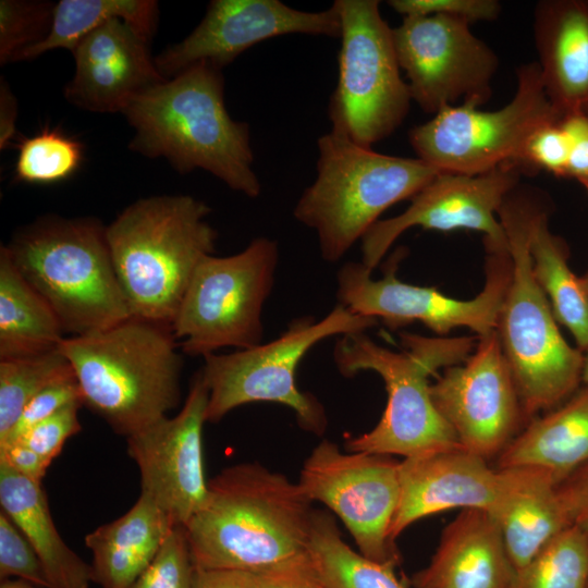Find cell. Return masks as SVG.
I'll return each instance as SVG.
<instances>
[{"label": "cell", "instance_id": "d4e9b609", "mask_svg": "<svg viewBox=\"0 0 588 588\" xmlns=\"http://www.w3.org/2000/svg\"><path fill=\"white\" fill-rule=\"evenodd\" d=\"M588 463V385L530 419L497 457V468L537 467L559 483Z\"/></svg>", "mask_w": 588, "mask_h": 588}, {"label": "cell", "instance_id": "b9f144b4", "mask_svg": "<svg viewBox=\"0 0 588 588\" xmlns=\"http://www.w3.org/2000/svg\"><path fill=\"white\" fill-rule=\"evenodd\" d=\"M561 122L569 138L566 177L577 181L588 193V117L571 112Z\"/></svg>", "mask_w": 588, "mask_h": 588}, {"label": "cell", "instance_id": "52a82bcc", "mask_svg": "<svg viewBox=\"0 0 588 588\" xmlns=\"http://www.w3.org/2000/svg\"><path fill=\"white\" fill-rule=\"evenodd\" d=\"M515 189L498 211L507 238L512 273L497 332L525 420L529 421L562 404L580 387L584 352L563 338L551 305L534 275L528 231L538 205Z\"/></svg>", "mask_w": 588, "mask_h": 588}, {"label": "cell", "instance_id": "d6a6232c", "mask_svg": "<svg viewBox=\"0 0 588 588\" xmlns=\"http://www.w3.org/2000/svg\"><path fill=\"white\" fill-rule=\"evenodd\" d=\"M514 588H588V531L571 525L517 572Z\"/></svg>", "mask_w": 588, "mask_h": 588}, {"label": "cell", "instance_id": "f6af8a7d", "mask_svg": "<svg viewBox=\"0 0 588 588\" xmlns=\"http://www.w3.org/2000/svg\"><path fill=\"white\" fill-rule=\"evenodd\" d=\"M0 462L24 477L41 483L50 462L22 442L0 449Z\"/></svg>", "mask_w": 588, "mask_h": 588}, {"label": "cell", "instance_id": "7bdbcfd3", "mask_svg": "<svg viewBox=\"0 0 588 588\" xmlns=\"http://www.w3.org/2000/svg\"><path fill=\"white\" fill-rule=\"evenodd\" d=\"M256 576L258 588H323L307 552Z\"/></svg>", "mask_w": 588, "mask_h": 588}, {"label": "cell", "instance_id": "816d5d0a", "mask_svg": "<svg viewBox=\"0 0 588 588\" xmlns=\"http://www.w3.org/2000/svg\"><path fill=\"white\" fill-rule=\"evenodd\" d=\"M588 117V108L583 112Z\"/></svg>", "mask_w": 588, "mask_h": 588}, {"label": "cell", "instance_id": "9c48e42d", "mask_svg": "<svg viewBox=\"0 0 588 588\" xmlns=\"http://www.w3.org/2000/svg\"><path fill=\"white\" fill-rule=\"evenodd\" d=\"M377 322L336 304L319 320L310 316L293 319L279 338L266 344L204 356L200 371L209 390L206 420L218 422L247 403L274 402L294 411L303 429L322 434L328 424L323 406L313 394L297 388L296 368L320 341L365 332Z\"/></svg>", "mask_w": 588, "mask_h": 588}, {"label": "cell", "instance_id": "7dc6e473", "mask_svg": "<svg viewBox=\"0 0 588 588\" xmlns=\"http://www.w3.org/2000/svg\"><path fill=\"white\" fill-rule=\"evenodd\" d=\"M17 100L3 77L0 82V149L11 146L16 135Z\"/></svg>", "mask_w": 588, "mask_h": 588}, {"label": "cell", "instance_id": "1f68e13d", "mask_svg": "<svg viewBox=\"0 0 588 588\" xmlns=\"http://www.w3.org/2000/svg\"><path fill=\"white\" fill-rule=\"evenodd\" d=\"M75 376L59 351L0 359V441L3 440L27 403L46 387Z\"/></svg>", "mask_w": 588, "mask_h": 588}, {"label": "cell", "instance_id": "836d02e7", "mask_svg": "<svg viewBox=\"0 0 588 588\" xmlns=\"http://www.w3.org/2000/svg\"><path fill=\"white\" fill-rule=\"evenodd\" d=\"M84 160V145L59 128L45 127L17 145L15 179L30 184H52L76 173Z\"/></svg>", "mask_w": 588, "mask_h": 588}, {"label": "cell", "instance_id": "7a4b0ae2", "mask_svg": "<svg viewBox=\"0 0 588 588\" xmlns=\"http://www.w3.org/2000/svg\"><path fill=\"white\" fill-rule=\"evenodd\" d=\"M122 114L134 131L133 152L164 158L182 174L207 171L249 198L260 195L249 125L229 114L221 70L197 63L139 94Z\"/></svg>", "mask_w": 588, "mask_h": 588}, {"label": "cell", "instance_id": "d590c367", "mask_svg": "<svg viewBox=\"0 0 588 588\" xmlns=\"http://www.w3.org/2000/svg\"><path fill=\"white\" fill-rule=\"evenodd\" d=\"M194 577L185 528L175 526L152 562L127 588H193Z\"/></svg>", "mask_w": 588, "mask_h": 588}, {"label": "cell", "instance_id": "f546056e", "mask_svg": "<svg viewBox=\"0 0 588 588\" xmlns=\"http://www.w3.org/2000/svg\"><path fill=\"white\" fill-rule=\"evenodd\" d=\"M158 15V2L154 0H60L54 5L48 36L21 52L15 62L56 49L72 52L87 35L117 19L125 21L151 41Z\"/></svg>", "mask_w": 588, "mask_h": 588}, {"label": "cell", "instance_id": "f35d334b", "mask_svg": "<svg viewBox=\"0 0 588 588\" xmlns=\"http://www.w3.org/2000/svg\"><path fill=\"white\" fill-rule=\"evenodd\" d=\"M72 403L83 404L79 384L75 376L46 387L24 407L9 434L0 441V449L16 443L34 426Z\"/></svg>", "mask_w": 588, "mask_h": 588}, {"label": "cell", "instance_id": "8d00e7d4", "mask_svg": "<svg viewBox=\"0 0 588 588\" xmlns=\"http://www.w3.org/2000/svg\"><path fill=\"white\" fill-rule=\"evenodd\" d=\"M561 120L546 123L535 130L517 157L509 163L520 173L543 170L559 177H566L569 138Z\"/></svg>", "mask_w": 588, "mask_h": 588}, {"label": "cell", "instance_id": "3957f363", "mask_svg": "<svg viewBox=\"0 0 588 588\" xmlns=\"http://www.w3.org/2000/svg\"><path fill=\"white\" fill-rule=\"evenodd\" d=\"M171 326L132 316L101 332L65 336L83 405L125 438L174 409L183 358Z\"/></svg>", "mask_w": 588, "mask_h": 588}, {"label": "cell", "instance_id": "ba28073f", "mask_svg": "<svg viewBox=\"0 0 588 588\" xmlns=\"http://www.w3.org/2000/svg\"><path fill=\"white\" fill-rule=\"evenodd\" d=\"M316 177L294 218L315 231L321 258L339 261L394 204L412 199L441 171L418 158L383 155L330 131L317 140Z\"/></svg>", "mask_w": 588, "mask_h": 588}, {"label": "cell", "instance_id": "681fc988", "mask_svg": "<svg viewBox=\"0 0 588 588\" xmlns=\"http://www.w3.org/2000/svg\"><path fill=\"white\" fill-rule=\"evenodd\" d=\"M584 384L588 385V351L584 353L583 378Z\"/></svg>", "mask_w": 588, "mask_h": 588}, {"label": "cell", "instance_id": "4fadbf2b", "mask_svg": "<svg viewBox=\"0 0 588 588\" xmlns=\"http://www.w3.org/2000/svg\"><path fill=\"white\" fill-rule=\"evenodd\" d=\"M486 281L471 299H455L434 286H420L396 278L402 250L388 261L381 279L362 262L344 264L336 273L339 303L354 314L381 319L395 330L419 321L445 336L451 330L466 327L477 336L497 330L503 299L511 280L512 258L507 246L486 244Z\"/></svg>", "mask_w": 588, "mask_h": 588}, {"label": "cell", "instance_id": "6da1fadb", "mask_svg": "<svg viewBox=\"0 0 588 588\" xmlns=\"http://www.w3.org/2000/svg\"><path fill=\"white\" fill-rule=\"evenodd\" d=\"M311 503L297 482L258 463L222 469L184 526L195 569L259 574L306 553Z\"/></svg>", "mask_w": 588, "mask_h": 588}, {"label": "cell", "instance_id": "5b68a950", "mask_svg": "<svg viewBox=\"0 0 588 588\" xmlns=\"http://www.w3.org/2000/svg\"><path fill=\"white\" fill-rule=\"evenodd\" d=\"M210 211L191 195H155L128 205L107 225L132 316L171 326L196 267L215 253Z\"/></svg>", "mask_w": 588, "mask_h": 588}, {"label": "cell", "instance_id": "c3c4849f", "mask_svg": "<svg viewBox=\"0 0 588 588\" xmlns=\"http://www.w3.org/2000/svg\"><path fill=\"white\" fill-rule=\"evenodd\" d=\"M0 588H37L24 580L17 579V580H1Z\"/></svg>", "mask_w": 588, "mask_h": 588}, {"label": "cell", "instance_id": "5bb4252c", "mask_svg": "<svg viewBox=\"0 0 588 588\" xmlns=\"http://www.w3.org/2000/svg\"><path fill=\"white\" fill-rule=\"evenodd\" d=\"M399 464L384 454L343 453L322 440L297 482L311 502L323 503L343 522L363 555L394 568L401 563L390 536L400 500Z\"/></svg>", "mask_w": 588, "mask_h": 588}, {"label": "cell", "instance_id": "ac0fdd59", "mask_svg": "<svg viewBox=\"0 0 588 588\" xmlns=\"http://www.w3.org/2000/svg\"><path fill=\"white\" fill-rule=\"evenodd\" d=\"M208 399L198 370L175 416L162 417L126 438L127 453L139 469L142 492L156 501L173 526H185L207 498L201 434Z\"/></svg>", "mask_w": 588, "mask_h": 588}, {"label": "cell", "instance_id": "f1b7e54d", "mask_svg": "<svg viewBox=\"0 0 588 588\" xmlns=\"http://www.w3.org/2000/svg\"><path fill=\"white\" fill-rule=\"evenodd\" d=\"M528 248L534 275L558 322L568 329L581 352L588 351V295L581 277L568 265L566 243L549 228L548 212L536 207L529 223Z\"/></svg>", "mask_w": 588, "mask_h": 588}, {"label": "cell", "instance_id": "cb8c5ba5", "mask_svg": "<svg viewBox=\"0 0 588 588\" xmlns=\"http://www.w3.org/2000/svg\"><path fill=\"white\" fill-rule=\"evenodd\" d=\"M173 527L156 501L140 492L126 513L86 535L93 581L101 588H127L152 562Z\"/></svg>", "mask_w": 588, "mask_h": 588}, {"label": "cell", "instance_id": "484cf974", "mask_svg": "<svg viewBox=\"0 0 588 588\" xmlns=\"http://www.w3.org/2000/svg\"><path fill=\"white\" fill-rule=\"evenodd\" d=\"M507 489L492 515L518 572L555 535L571 526L553 476L537 467H507Z\"/></svg>", "mask_w": 588, "mask_h": 588}, {"label": "cell", "instance_id": "ee69618b", "mask_svg": "<svg viewBox=\"0 0 588 588\" xmlns=\"http://www.w3.org/2000/svg\"><path fill=\"white\" fill-rule=\"evenodd\" d=\"M571 525L588 531V463L558 483Z\"/></svg>", "mask_w": 588, "mask_h": 588}, {"label": "cell", "instance_id": "83f0119b", "mask_svg": "<svg viewBox=\"0 0 588 588\" xmlns=\"http://www.w3.org/2000/svg\"><path fill=\"white\" fill-rule=\"evenodd\" d=\"M63 328L47 301L23 278L0 247V359L58 350Z\"/></svg>", "mask_w": 588, "mask_h": 588}, {"label": "cell", "instance_id": "4316f807", "mask_svg": "<svg viewBox=\"0 0 588 588\" xmlns=\"http://www.w3.org/2000/svg\"><path fill=\"white\" fill-rule=\"evenodd\" d=\"M0 504L35 549L52 588L89 587L91 566L63 541L41 483L0 462Z\"/></svg>", "mask_w": 588, "mask_h": 588}, {"label": "cell", "instance_id": "d6986e66", "mask_svg": "<svg viewBox=\"0 0 588 588\" xmlns=\"http://www.w3.org/2000/svg\"><path fill=\"white\" fill-rule=\"evenodd\" d=\"M290 34L340 38L335 7L307 12L279 0H212L193 32L155 57V63L167 79L200 62L222 71L253 46Z\"/></svg>", "mask_w": 588, "mask_h": 588}, {"label": "cell", "instance_id": "ab89813d", "mask_svg": "<svg viewBox=\"0 0 588 588\" xmlns=\"http://www.w3.org/2000/svg\"><path fill=\"white\" fill-rule=\"evenodd\" d=\"M388 4L403 17L446 15L469 24L493 21L501 12L497 0H390Z\"/></svg>", "mask_w": 588, "mask_h": 588}, {"label": "cell", "instance_id": "603a6c76", "mask_svg": "<svg viewBox=\"0 0 588 588\" xmlns=\"http://www.w3.org/2000/svg\"><path fill=\"white\" fill-rule=\"evenodd\" d=\"M546 94L565 115L588 108V0H542L534 14Z\"/></svg>", "mask_w": 588, "mask_h": 588}, {"label": "cell", "instance_id": "7c38bea8", "mask_svg": "<svg viewBox=\"0 0 588 588\" xmlns=\"http://www.w3.org/2000/svg\"><path fill=\"white\" fill-rule=\"evenodd\" d=\"M509 103L494 111L448 106L414 126L408 140L417 158L441 172L480 174L513 161L539 126L562 119L549 100L537 62L518 66Z\"/></svg>", "mask_w": 588, "mask_h": 588}, {"label": "cell", "instance_id": "9a60e30c", "mask_svg": "<svg viewBox=\"0 0 588 588\" xmlns=\"http://www.w3.org/2000/svg\"><path fill=\"white\" fill-rule=\"evenodd\" d=\"M392 38L412 100L422 111L436 114L460 99L476 107L489 100L498 57L468 22L446 15L406 16L392 28Z\"/></svg>", "mask_w": 588, "mask_h": 588}, {"label": "cell", "instance_id": "e0dca14e", "mask_svg": "<svg viewBox=\"0 0 588 588\" xmlns=\"http://www.w3.org/2000/svg\"><path fill=\"white\" fill-rule=\"evenodd\" d=\"M520 174L509 162L475 175L440 172L411 199L406 210L379 220L368 230L360 240V262L372 272L397 237L413 226L440 232L477 231L483 233V242L507 246L497 216L517 187Z\"/></svg>", "mask_w": 588, "mask_h": 588}, {"label": "cell", "instance_id": "30bf717a", "mask_svg": "<svg viewBox=\"0 0 588 588\" xmlns=\"http://www.w3.org/2000/svg\"><path fill=\"white\" fill-rule=\"evenodd\" d=\"M278 262V243L269 237H256L231 256L204 257L171 323L182 352L204 357L224 347L261 344V314Z\"/></svg>", "mask_w": 588, "mask_h": 588}, {"label": "cell", "instance_id": "2e32d148", "mask_svg": "<svg viewBox=\"0 0 588 588\" xmlns=\"http://www.w3.org/2000/svg\"><path fill=\"white\" fill-rule=\"evenodd\" d=\"M436 378L433 404L458 444L486 460L498 457L526 420L497 330L478 336L463 363Z\"/></svg>", "mask_w": 588, "mask_h": 588}, {"label": "cell", "instance_id": "74e56055", "mask_svg": "<svg viewBox=\"0 0 588 588\" xmlns=\"http://www.w3.org/2000/svg\"><path fill=\"white\" fill-rule=\"evenodd\" d=\"M17 577L35 587L52 588L46 569L26 537L0 512V578Z\"/></svg>", "mask_w": 588, "mask_h": 588}, {"label": "cell", "instance_id": "8992f818", "mask_svg": "<svg viewBox=\"0 0 588 588\" xmlns=\"http://www.w3.org/2000/svg\"><path fill=\"white\" fill-rule=\"evenodd\" d=\"M106 231L107 225L94 217L46 215L21 228L4 245L69 336L101 332L132 317Z\"/></svg>", "mask_w": 588, "mask_h": 588}, {"label": "cell", "instance_id": "7402d4cb", "mask_svg": "<svg viewBox=\"0 0 588 588\" xmlns=\"http://www.w3.org/2000/svg\"><path fill=\"white\" fill-rule=\"evenodd\" d=\"M516 568L500 526L487 511L462 510L442 530L413 588H514Z\"/></svg>", "mask_w": 588, "mask_h": 588}, {"label": "cell", "instance_id": "277c9868", "mask_svg": "<svg viewBox=\"0 0 588 588\" xmlns=\"http://www.w3.org/2000/svg\"><path fill=\"white\" fill-rule=\"evenodd\" d=\"M403 351L379 345L365 332L341 335L333 350L340 373H378L385 385L387 405L368 432L345 441L348 452L401 455L404 458L461 446L436 408L429 378L463 363L474 351L473 336H424L402 332Z\"/></svg>", "mask_w": 588, "mask_h": 588}, {"label": "cell", "instance_id": "e575fe53", "mask_svg": "<svg viewBox=\"0 0 588 588\" xmlns=\"http://www.w3.org/2000/svg\"><path fill=\"white\" fill-rule=\"evenodd\" d=\"M56 3L42 0L0 1V64L15 62L24 50L49 34Z\"/></svg>", "mask_w": 588, "mask_h": 588}, {"label": "cell", "instance_id": "60d3db41", "mask_svg": "<svg viewBox=\"0 0 588 588\" xmlns=\"http://www.w3.org/2000/svg\"><path fill=\"white\" fill-rule=\"evenodd\" d=\"M81 406L82 403H72L63 407L34 426L17 442L26 444L51 463L61 453L66 440L82 430L77 415Z\"/></svg>", "mask_w": 588, "mask_h": 588}, {"label": "cell", "instance_id": "ffe728a7", "mask_svg": "<svg viewBox=\"0 0 588 588\" xmlns=\"http://www.w3.org/2000/svg\"><path fill=\"white\" fill-rule=\"evenodd\" d=\"M400 500L390 536L396 538L422 517L452 509L493 515L509 483L505 468L462 446L404 458L399 464Z\"/></svg>", "mask_w": 588, "mask_h": 588}, {"label": "cell", "instance_id": "bcb514c9", "mask_svg": "<svg viewBox=\"0 0 588 588\" xmlns=\"http://www.w3.org/2000/svg\"><path fill=\"white\" fill-rule=\"evenodd\" d=\"M193 588H258L254 573L233 569H195Z\"/></svg>", "mask_w": 588, "mask_h": 588}, {"label": "cell", "instance_id": "f907efd6", "mask_svg": "<svg viewBox=\"0 0 588 588\" xmlns=\"http://www.w3.org/2000/svg\"><path fill=\"white\" fill-rule=\"evenodd\" d=\"M581 278H583L584 285L588 295V271Z\"/></svg>", "mask_w": 588, "mask_h": 588}, {"label": "cell", "instance_id": "44dd1931", "mask_svg": "<svg viewBox=\"0 0 588 588\" xmlns=\"http://www.w3.org/2000/svg\"><path fill=\"white\" fill-rule=\"evenodd\" d=\"M149 44L123 20L97 28L73 49V77L63 89L68 102L97 113H122L148 88L166 81Z\"/></svg>", "mask_w": 588, "mask_h": 588}, {"label": "cell", "instance_id": "4dcf8cb0", "mask_svg": "<svg viewBox=\"0 0 588 588\" xmlns=\"http://www.w3.org/2000/svg\"><path fill=\"white\" fill-rule=\"evenodd\" d=\"M307 553L323 588H408L394 567L354 551L329 512L314 510Z\"/></svg>", "mask_w": 588, "mask_h": 588}, {"label": "cell", "instance_id": "8fae6325", "mask_svg": "<svg viewBox=\"0 0 588 588\" xmlns=\"http://www.w3.org/2000/svg\"><path fill=\"white\" fill-rule=\"evenodd\" d=\"M333 5L341 22V49L339 78L328 105L331 130L371 148L403 123L411 91L379 1L336 0Z\"/></svg>", "mask_w": 588, "mask_h": 588}]
</instances>
